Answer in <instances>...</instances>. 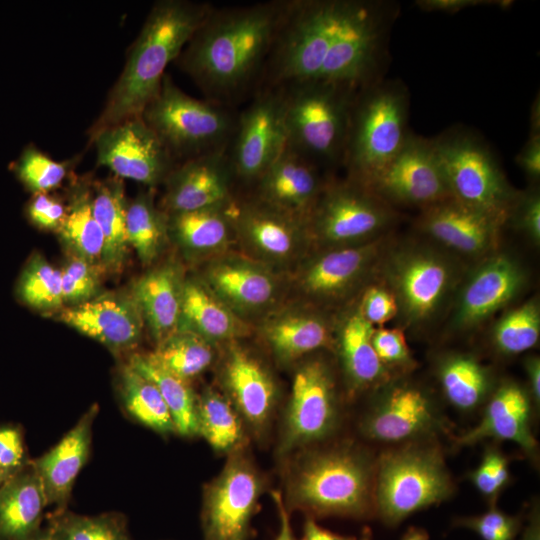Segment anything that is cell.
I'll return each instance as SVG.
<instances>
[{
	"mask_svg": "<svg viewBox=\"0 0 540 540\" xmlns=\"http://www.w3.org/2000/svg\"><path fill=\"white\" fill-rule=\"evenodd\" d=\"M282 1L212 7L179 57V67L210 101L223 104L261 78L281 16Z\"/></svg>",
	"mask_w": 540,
	"mask_h": 540,
	"instance_id": "6da1fadb",
	"label": "cell"
},
{
	"mask_svg": "<svg viewBox=\"0 0 540 540\" xmlns=\"http://www.w3.org/2000/svg\"><path fill=\"white\" fill-rule=\"evenodd\" d=\"M211 9L207 3L188 0L154 3L103 111L91 126L90 139L106 128L141 116L158 93L166 67L177 60Z\"/></svg>",
	"mask_w": 540,
	"mask_h": 540,
	"instance_id": "7a4b0ae2",
	"label": "cell"
},
{
	"mask_svg": "<svg viewBox=\"0 0 540 540\" xmlns=\"http://www.w3.org/2000/svg\"><path fill=\"white\" fill-rule=\"evenodd\" d=\"M374 478L369 456L357 447L308 450L288 468L284 505L313 518H368L375 512Z\"/></svg>",
	"mask_w": 540,
	"mask_h": 540,
	"instance_id": "3957f363",
	"label": "cell"
},
{
	"mask_svg": "<svg viewBox=\"0 0 540 540\" xmlns=\"http://www.w3.org/2000/svg\"><path fill=\"white\" fill-rule=\"evenodd\" d=\"M409 93L380 79L355 96L342 159L349 180L366 186L401 150L409 134Z\"/></svg>",
	"mask_w": 540,
	"mask_h": 540,
	"instance_id": "277c9868",
	"label": "cell"
},
{
	"mask_svg": "<svg viewBox=\"0 0 540 540\" xmlns=\"http://www.w3.org/2000/svg\"><path fill=\"white\" fill-rule=\"evenodd\" d=\"M282 105L287 145L319 167L342 163L356 94L323 83L275 90Z\"/></svg>",
	"mask_w": 540,
	"mask_h": 540,
	"instance_id": "5b68a950",
	"label": "cell"
},
{
	"mask_svg": "<svg viewBox=\"0 0 540 540\" xmlns=\"http://www.w3.org/2000/svg\"><path fill=\"white\" fill-rule=\"evenodd\" d=\"M141 117L173 159L185 161L227 148L237 116L221 103L187 95L165 74Z\"/></svg>",
	"mask_w": 540,
	"mask_h": 540,
	"instance_id": "8992f818",
	"label": "cell"
},
{
	"mask_svg": "<svg viewBox=\"0 0 540 540\" xmlns=\"http://www.w3.org/2000/svg\"><path fill=\"white\" fill-rule=\"evenodd\" d=\"M453 483L440 451L432 446L409 445L389 451L375 474V512L389 526L446 500Z\"/></svg>",
	"mask_w": 540,
	"mask_h": 540,
	"instance_id": "52a82bcc",
	"label": "cell"
},
{
	"mask_svg": "<svg viewBox=\"0 0 540 540\" xmlns=\"http://www.w3.org/2000/svg\"><path fill=\"white\" fill-rule=\"evenodd\" d=\"M452 198L503 224L517 193L477 134L453 128L432 138Z\"/></svg>",
	"mask_w": 540,
	"mask_h": 540,
	"instance_id": "ba28073f",
	"label": "cell"
},
{
	"mask_svg": "<svg viewBox=\"0 0 540 540\" xmlns=\"http://www.w3.org/2000/svg\"><path fill=\"white\" fill-rule=\"evenodd\" d=\"M397 9L391 2L356 0L314 82L355 92L379 81Z\"/></svg>",
	"mask_w": 540,
	"mask_h": 540,
	"instance_id": "9c48e42d",
	"label": "cell"
},
{
	"mask_svg": "<svg viewBox=\"0 0 540 540\" xmlns=\"http://www.w3.org/2000/svg\"><path fill=\"white\" fill-rule=\"evenodd\" d=\"M266 486L248 444L230 452L222 470L203 489V540H251L252 520Z\"/></svg>",
	"mask_w": 540,
	"mask_h": 540,
	"instance_id": "30bf717a",
	"label": "cell"
},
{
	"mask_svg": "<svg viewBox=\"0 0 540 540\" xmlns=\"http://www.w3.org/2000/svg\"><path fill=\"white\" fill-rule=\"evenodd\" d=\"M339 420L335 384L320 359L303 362L296 370L286 406L277 453L280 457L330 436Z\"/></svg>",
	"mask_w": 540,
	"mask_h": 540,
	"instance_id": "8fae6325",
	"label": "cell"
},
{
	"mask_svg": "<svg viewBox=\"0 0 540 540\" xmlns=\"http://www.w3.org/2000/svg\"><path fill=\"white\" fill-rule=\"evenodd\" d=\"M391 220L386 201L348 180L325 183L306 224L309 235L326 243L345 244L376 234Z\"/></svg>",
	"mask_w": 540,
	"mask_h": 540,
	"instance_id": "7c38bea8",
	"label": "cell"
},
{
	"mask_svg": "<svg viewBox=\"0 0 540 540\" xmlns=\"http://www.w3.org/2000/svg\"><path fill=\"white\" fill-rule=\"evenodd\" d=\"M286 145L280 96L275 90H259L236 117L227 147L234 178L255 183Z\"/></svg>",
	"mask_w": 540,
	"mask_h": 540,
	"instance_id": "4fadbf2b",
	"label": "cell"
},
{
	"mask_svg": "<svg viewBox=\"0 0 540 540\" xmlns=\"http://www.w3.org/2000/svg\"><path fill=\"white\" fill-rule=\"evenodd\" d=\"M364 187L386 202L424 208L452 197L432 139L413 133L398 154Z\"/></svg>",
	"mask_w": 540,
	"mask_h": 540,
	"instance_id": "5bb4252c",
	"label": "cell"
},
{
	"mask_svg": "<svg viewBox=\"0 0 540 540\" xmlns=\"http://www.w3.org/2000/svg\"><path fill=\"white\" fill-rule=\"evenodd\" d=\"M97 164L118 178L148 186L165 181L175 160L141 116L127 119L95 135Z\"/></svg>",
	"mask_w": 540,
	"mask_h": 540,
	"instance_id": "9a60e30c",
	"label": "cell"
},
{
	"mask_svg": "<svg viewBox=\"0 0 540 540\" xmlns=\"http://www.w3.org/2000/svg\"><path fill=\"white\" fill-rule=\"evenodd\" d=\"M223 394L257 438L267 432L272 420L278 388L269 368L250 350L230 344L219 366Z\"/></svg>",
	"mask_w": 540,
	"mask_h": 540,
	"instance_id": "2e32d148",
	"label": "cell"
},
{
	"mask_svg": "<svg viewBox=\"0 0 540 540\" xmlns=\"http://www.w3.org/2000/svg\"><path fill=\"white\" fill-rule=\"evenodd\" d=\"M234 179L227 148L182 161L165 179L164 213L227 205L234 201Z\"/></svg>",
	"mask_w": 540,
	"mask_h": 540,
	"instance_id": "e0dca14e",
	"label": "cell"
},
{
	"mask_svg": "<svg viewBox=\"0 0 540 540\" xmlns=\"http://www.w3.org/2000/svg\"><path fill=\"white\" fill-rule=\"evenodd\" d=\"M234 232L258 258L272 263L294 259L309 232L304 220L254 198L234 201Z\"/></svg>",
	"mask_w": 540,
	"mask_h": 540,
	"instance_id": "ac0fdd59",
	"label": "cell"
},
{
	"mask_svg": "<svg viewBox=\"0 0 540 540\" xmlns=\"http://www.w3.org/2000/svg\"><path fill=\"white\" fill-rule=\"evenodd\" d=\"M61 322L106 347L119 351L140 341L144 319L132 294L106 293L62 309Z\"/></svg>",
	"mask_w": 540,
	"mask_h": 540,
	"instance_id": "d6986e66",
	"label": "cell"
},
{
	"mask_svg": "<svg viewBox=\"0 0 540 540\" xmlns=\"http://www.w3.org/2000/svg\"><path fill=\"white\" fill-rule=\"evenodd\" d=\"M439 418L428 396L410 385L388 389L361 421V432L380 442H402L433 432Z\"/></svg>",
	"mask_w": 540,
	"mask_h": 540,
	"instance_id": "ffe728a7",
	"label": "cell"
},
{
	"mask_svg": "<svg viewBox=\"0 0 540 540\" xmlns=\"http://www.w3.org/2000/svg\"><path fill=\"white\" fill-rule=\"evenodd\" d=\"M255 184L254 199L305 222L325 185L318 166L288 145Z\"/></svg>",
	"mask_w": 540,
	"mask_h": 540,
	"instance_id": "44dd1931",
	"label": "cell"
},
{
	"mask_svg": "<svg viewBox=\"0 0 540 540\" xmlns=\"http://www.w3.org/2000/svg\"><path fill=\"white\" fill-rule=\"evenodd\" d=\"M98 412L97 404L89 407L56 445L32 461L42 483L47 506H53L54 513L66 510L76 478L89 458L93 424Z\"/></svg>",
	"mask_w": 540,
	"mask_h": 540,
	"instance_id": "7402d4cb",
	"label": "cell"
},
{
	"mask_svg": "<svg viewBox=\"0 0 540 540\" xmlns=\"http://www.w3.org/2000/svg\"><path fill=\"white\" fill-rule=\"evenodd\" d=\"M419 225L437 241L465 254H478L490 248L501 226L452 197L425 207Z\"/></svg>",
	"mask_w": 540,
	"mask_h": 540,
	"instance_id": "603a6c76",
	"label": "cell"
},
{
	"mask_svg": "<svg viewBox=\"0 0 540 540\" xmlns=\"http://www.w3.org/2000/svg\"><path fill=\"white\" fill-rule=\"evenodd\" d=\"M524 276L511 258L489 259L467 282L457 308L456 322L463 328L482 322L509 302L523 285Z\"/></svg>",
	"mask_w": 540,
	"mask_h": 540,
	"instance_id": "cb8c5ba5",
	"label": "cell"
},
{
	"mask_svg": "<svg viewBox=\"0 0 540 540\" xmlns=\"http://www.w3.org/2000/svg\"><path fill=\"white\" fill-rule=\"evenodd\" d=\"M207 287L233 312H255L274 300L277 283L265 267L240 258L214 261L206 272Z\"/></svg>",
	"mask_w": 540,
	"mask_h": 540,
	"instance_id": "d4e9b609",
	"label": "cell"
},
{
	"mask_svg": "<svg viewBox=\"0 0 540 540\" xmlns=\"http://www.w3.org/2000/svg\"><path fill=\"white\" fill-rule=\"evenodd\" d=\"M530 411L526 392L515 383L503 384L490 399L480 422L459 436L456 443L465 446L495 438L514 442L528 455H534L537 443L530 428Z\"/></svg>",
	"mask_w": 540,
	"mask_h": 540,
	"instance_id": "484cf974",
	"label": "cell"
},
{
	"mask_svg": "<svg viewBox=\"0 0 540 540\" xmlns=\"http://www.w3.org/2000/svg\"><path fill=\"white\" fill-rule=\"evenodd\" d=\"M393 278L407 315L413 320H422L439 305L451 273L438 256L413 252L398 260Z\"/></svg>",
	"mask_w": 540,
	"mask_h": 540,
	"instance_id": "4316f807",
	"label": "cell"
},
{
	"mask_svg": "<svg viewBox=\"0 0 540 540\" xmlns=\"http://www.w3.org/2000/svg\"><path fill=\"white\" fill-rule=\"evenodd\" d=\"M47 507L40 478L29 462L0 487V540H23L42 527Z\"/></svg>",
	"mask_w": 540,
	"mask_h": 540,
	"instance_id": "83f0119b",
	"label": "cell"
},
{
	"mask_svg": "<svg viewBox=\"0 0 540 540\" xmlns=\"http://www.w3.org/2000/svg\"><path fill=\"white\" fill-rule=\"evenodd\" d=\"M184 280L173 264H165L142 276L134 285V296L157 343L179 326Z\"/></svg>",
	"mask_w": 540,
	"mask_h": 540,
	"instance_id": "f1b7e54d",
	"label": "cell"
},
{
	"mask_svg": "<svg viewBox=\"0 0 540 540\" xmlns=\"http://www.w3.org/2000/svg\"><path fill=\"white\" fill-rule=\"evenodd\" d=\"M378 242L335 249L322 254L302 270L299 285L310 296L330 298L344 293L363 275L377 253Z\"/></svg>",
	"mask_w": 540,
	"mask_h": 540,
	"instance_id": "f546056e",
	"label": "cell"
},
{
	"mask_svg": "<svg viewBox=\"0 0 540 540\" xmlns=\"http://www.w3.org/2000/svg\"><path fill=\"white\" fill-rule=\"evenodd\" d=\"M178 329L194 332L211 343L245 333L235 313L207 285L195 280L184 281Z\"/></svg>",
	"mask_w": 540,
	"mask_h": 540,
	"instance_id": "4dcf8cb0",
	"label": "cell"
},
{
	"mask_svg": "<svg viewBox=\"0 0 540 540\" xmlns=\"http://www.w3.org/2000/svg\"><path fill=\"white\" fill-rule=\"evenodd\" d=\"M235 201V199H234ZM169 213L167 232L185 249L206 253L221 249L234 232L233 205Z\"/></svg>",
	"mask_w": 540,
	"mask_h": 540,
	"instance_id": "1f68e13d",
	"label": "cell"
},
{
	"mask_svg": "<svg viewBox=\"0 0 540 540\" xmlns=\"http://www.w3.org/2000/svg\"><path fill=\"white\" fill-rule=\"evenodd\" d=\"M127 205L124 185L118 177L95 186L92 209L104 240L102 266L112 272L122 269L127 256Z\"/></svg>",
	"mask_w": 540,
	"mask_h": 540,
	"instance_id": "d6a6232c",
	"label": "cell"
},
{
	"mask_svg": "<svg viewBox=\"0 0 540 540\" xmlns=\"http://www.w3.org/2000/svg\"><path fill=\"white\" fill-rule=\"evenodd\" d=\"M264 335L276 359L290 363L329 342L325 322L307 312L284 313L266 324Z\"/></svg>",
	"mask_w": 540,
	"mask_h": 540,
	"instance_id": "836d02e7",
	"label": "cell"
},
{
	"mask_svg": "<svg viewBox=\"0 0 540 540\" xmlns=\"http://www.w3.org/2000/svg\"><path fill=\"white\" fill-rule=\"evenodd\" d=\"M373 331L360 311L352 314L341 330L339 349L343 369L356 389L368 387L385 375L384 365L372 344Z\"/></svg>",
	"mask_w": 540,
	"mask_h": 540,
	"instance_id": "e575fe53",
	"label": "cell"
},
{
	"mask_svg": "<svg viewBox=\"0 0 540 540\" xmlns=\"http://www.w3.org/2000/svg\"><path fill=\"white\" fill-rule=\"evenodd\" d=\"M118 389L124 410L136 422L162 436L176 433L170 411L156 385L128 363L120 369Z\"/></svg>",
	"mask_w": 540,
	"mask_h": 540,
	"instance_id": "d590c367",
	"label": "cell"
},
{
	"mask_svg": "<svg viewBox=\"0 0 540 540\" xmlns=\"http://www.w3.org/2000/svg\"><path fill=\"white\" fill-rule=\"evenodd\" d=\"M128 364L156 385L170 411L176 433L183 437L197 436L198 396L189 381L160 367L148 354H133Z\"/></svg>",
	"mask_w": 540,
	"mask_h": 540,
	"instance_id": "8d00e7d4",
	"label": "cell"
},
{
	"mask_svg": "<svg viewBox=\"0 0 540 540\" xmlns=\"http://www.w3.org/2000/svg\"><path fill=\"white\" fill-rule=\"evenodd\" d=\"M198 435L219 453L248 444L245 425L227 397L216 389L205 388L197 397Z\"/></svg>",
	"mask_w": 540,
	"mask_h": 540,
	"instance_id": "74e56055",
	"label": "cell"
},
{
	"mask_svg": "<svg viewBox=\"0 0 540 540\" xmlns=\"http://www.w3.org/2000/svg\"><path fill=\"white\" fill-rule=\"evenodd\" d=\"M58 233L71 256L102 266L104 240L93 214L92 195L87 187H75Z\"/></svg>",
	"mask_w": 540,
	"mask_h": 540,
	"instance_id": "f35d334b",
	"label": "cell"
},
{
	"mask_svg": "<svg viewBox=\"0 0 540 540\" xmlns=\"http://www.w3.org/2000/svg\"><path fill=\"white\" fill-rule=\"evenodd\" d=\"M148 356L160 367L189 381L200 375L215 358L212 343L189 330L178 329Z\"/></svg>",
	"mask_w": 540,
	"mask_h": 540,
	"instance_id": "ab89813d",
	"label": "cell"
},
{
	"mask_svg": "<svg viewBox=\"0 0 540 540\" xmlns=\"http://www.w3.org/2000/svg\"><path fill=\"white\" fill-rule=\"evenodd\" d=\"M167 233V216L155 207L152 193H142L128 203L127 241L142 263L150 264L158 256Z\"/></svg>",
	"mask_w": 540,
	"mask_h": 540,
	"instance_id": "60d3db41",
	"label": "cell"
},
{
	"mask_svg": "<svg viewBox=\"0 0 540 540\" xmlns=\"http://www.w3.org/2000/svg\"><path fill=\"white\" fill-rule=\"evenodd\" d=\"M440 380L447 399L461 410L477 407L490 385L486 369L468 356L448 358L440 368Z\"/></svg>",
	"mask_w": 540,
	"mask_h": 540,
	"instance_id": "b9f144b4",
	"label": "cell"
},
{
	"mask_svg": "<svg viewBox=\"0 0 540 540\" xmlns=\"http://www.w3.org/2000/svg\"><path fill=\"white\" fill-rule=\"evenodd\" d=\"M50 522L64 540H132L125 516L118 512L81 515L64 510Z\"/></svg>",
	"mask_w": 540,
	"mask_h": 540,
	"instance_id": "7bdbcfd3",
	"label": "cell"
},
{
	"mask_svg": "<svg viewBox=\"0 0 540 540\" xmlns=\"http://www.w3.org/2000/svg\"><path fill=\"white\" fill-rule=\"evenodd\" d=\"M18 294L28 306L38 310H52L64 304L61 270L41 255H34L22 272Z\"/></svg>",
	"mask_w": 540,
	"mask_h": 540,
	"instance_id": "ee69618b",
	"label": "cell"
},
{
	"mask_svg": "<svg viewBox=\"0 0 540 540\" xmlns=\"http://www.w3.org/2000/svg\"><path fill=\"white\" fill-rule=\"evenodd\" d=\"M539 335V308L536 302L530 301L499 320L494 329V342L500 352L515 355L534 347Z\"/></svg>",
	"mask_w": 540,
	"mask_h": 540,
	"instance_id": "f6af8a7d",
	"label": "cell"
},
{
	"mask_svg": "<svg viewBox=\"0 0 540 540\" xmlns=\"http://www.w3.org/2000/svg\"><path fill=\"white\" fill-rule=\"evenodd\" d=\"M69 162L50 158L34 146L26 147L15 163L20 181L34 194L48 193L64 181Z\"/></svg>",
	"mask_w": 540,
	"mask_h": 540,
	"instance_id": "bcb514c9",
	"label": "cell"
},
{
	"mask_svg": "<svg viewBox=\"0 0 540 540\" xmlns=\"http://www.w3.org/2000/svg\"><path fill=\"white\" fill-rule=\"evenodd\" d=\"M101 269L103 267L99 264L71 256L61 270L64 303L74 306L96 297L100 289Z\"/></svg>",
	"mask_w": 540,
	"mask_h": 540,
	"instance_id": "7dc6e473",
	"label": "cell"
},
{
	"mask_svg": "<svg viewBox=\"0 0 540 540\" xmlns=\"http://www.w3.org/2000/svg\"><path fill=\"white\" fill-rule=\"evenodd\" d=\"M521 523V517L509 515L494 505L483 514L454 520L455 526L470 529L483 540H514Z\"/></svg>",
	"mask_w": 540,
	"mask_h": 540,
	"instance_id": "c3c4849f",
	"label": "cell"
},
{
	"mask_svg": "<svg viewBox=\"0 0 540 540\" xmlns=\"http://www.w3.org/2000/svg\"><path fill=\"white\" fill-rule=\"evenodd\" d=\"M476 489L492 504L510 480L509 462L497 449H487L478 467L471 473Z\"/></svg>",
	"mask_w": 540,
	"mask_h": 540,
	"instance_id": "681fc988",
	"label": "cell"
},
{
	"mask_svg": "<svg viewBox=\"0 0 540 540\" xmlns=\"http://www.w3.org/2000/svg\"><path fill=\"white\" fill-rule=\"evenodd\" d=\"M516 163L533 181L540 177V99L539 94L534 99L529 118V136L516 155Z\"/></svg>",
	"mask_w": 540,
	"mask_h": 540,
	"instance_id": "f907efd6",
	"label": "cell"
},
{
	"mask_svg": "<svg viewBox=\"0 0 540 540\" xmlns=\"http://www.w3.org/2000/svg\"><path fill=\"white\" fill-rule=\"evenodd\" d=\"M66 212L67 208L64 204L48 193L34 194L27 207L29 220L44 230L58 231L65 219Z\"/></svg>",
	"mask_w": 540,
	"mask_h": 540,
	"instance_id": "816d5d0a",
	"label": "cell"
},
{
	"mask_svg": "<svg viewBox=\"0 0 540 540\" xmlns=\"http://www.w3.org/2000/svg\"><path fill=\"white\" fill-rule=\"evenodd\" d=\"M374 350L382 364H404L410 360L409 349L399 329L381 328L372 334Z\"/></svg>",
	"mask_w": 540,
	"mask_h": 540,
	"instance_id": "f5cc1de1",
	"label": "cell"
},
{
	"mask_svg": "<svg viewBox=\"0 0 540 540\" xmlns=\"http://www.w3.org/2000/svg\"><path fill=\"white\" fill-rule=\"evenodd\" d=\"M25 456L21 431L13 426L0 427V470L14 475L29 463Z\"/></svg>",
	"mask_w": 540,
	"mask_h": 540,
	"instance_id": "db71d44e",
	"label": "cell"
},
{
	"mask_svg": "<svg viewBox=\"0 0 540 540\" xmlns=\"http://www.w3.org/2000/svg\"><path fill=\"white\" fill-rule=\"evenodd\" d=\"M514 217L516 223L535 242L540 239V197L536 191L516 196L508 217Z\"/></svg>",
	"mask_w": 540,
	"mask_h": 540,
	"instance_id": "11a10c76",
	"label": "cell"
},
{
	"mask_svg": "<svg viewBox=\"0 0 540 540\" xmlns=\"http://www.w3.org/2000/svg\"><path fill=\"white\" fill-rule=\"evenodd\" d=\"M359 311L371 325H382L395 316L397 303L385 289L372 287L366 291Z\"/></svg>",
	"mask_w": 540,
	"mask_h": 540,
	"instance_id": "9f6ffc18",
	"label": "cell"
},
{
	"mask_svg": "<svg viewBox=\"0 0 540 540\" xmlns=\"http://www.w3.org/2000/svg\"><path fill=\"white\" fill-rule=\"evenodd\" d=\"M511 1L498 0H417L415 5L425 12H441L453 14L461 10L479 6H501L511 5Z\"/></svg>",
	"mask_w": 540,
	"mask_h": 540,
	"instance_id": "6f0895ef",
	"label": "cell"
},
{
	"mask_svg": "<svg viewBox=\"0 0 540 540\" xmlns=\"http://www.w3.org/2000/svg\"><path fill=\"white\" fill-rule=\"evenodd\" d=\"M355 536L332 532L320 526L313 517H307L303 524L301 540H356Z\"/></svg>",
	"mask_w": 540,
	"mask_h": 540,
	"instance_id": "680465c9",
	"label": "cell"
},
{
	"mask_svg": "<svg viewBox=\"0 0 540 540\" xmlns=\"http://www.w3.org/2000/svg\"><path fill=\"white\" fill-rule=\"evenodd\" d=\"M273 502L279 518V530L274 540H298L292 530L290 513L286 509L283 496L280 491L272 492Z\"/></svg>",
	"mask_w": 540,
	"mask_h": 540,
	"instance_id": "91938a15",
	"label": "cell"
},
{
	"mask_svg": "<svg viewBox=\"0 0 540 540\" xmlns=\"http://www.w3.org/2000/svg\"><path fill=\"white\" fill-rule=\"evenodd\" d=\"M526 369L529 376L530 387L535 401L540 400V361L533 357L526 363Z\"/></svg>",
	"mask_w": 540,
	"mask_h": 540,
	"instance_id": "94428289",
	"label": "cell"
},
{
	"mask_svg": "<svg viewBox=\"0 0 540 540\" xmlns=\"http://www.w3.org/2000/svg\"><path fill=\"white\" fill-rule=\"evenodd\" d=\"M520 540H540L539 510L534 508Z\"/></svg>",
	"mask_w": 540,
	"mask_h": 540,
	"instance_id": "6125c7cd",
	"label": "cell"
},
{
	"mask_svg": "<svg viewBox=\"0 0 540 540\" xmlns=\"http://www.w3.org/2000/svg\"><path fill=\"white\" fill-rule=\"evenodd\" d=\"M23 540H64L56 528L48 522L31 536Z\"/></svg>",
	"mask_w": 540,
	"mask_h": 540,
	"instance_id": "be15d7a7",
	"label": "cell"
},
{
	"mask_svg": "<svg viewBox=\"0 0 540 540\" xmlns=\"http://www.w3.org/2000/svg\"><path fill=\"white\" fill-rule=\"evenodd\" d=\"M401 540H430L429 535L423 528L410 527L403 534Z\"/></svg>",
	"mask_w": 540,
	"mask_h": 540,
	"instance_id": "e7e4bbea",
	"label": "cell"
},
{
	"mask_svg": "<svg viewBox=\"0 0 540 540\" xmlns=\"http://www.w3.org/2000/svg\"><path fill=\"white\" fill-rule=\"evenodd\" d=\"M356 540H372V531L370 530V528L364 527L360 534V537Z\"/></svg>",
	"mask_w": 540,
	"mask_h": 540,
	"instance_id": "03108f58",
	"label": "cell"
},
{
	"mask_svg": "<svg viewBox=\"0 0 540 540\" xmlns=\"http://www.w3.org/2000/svg\"><path fill=\"white\" fill-rule=\"evenodd\" d=\"M11 476L13 475H10L2 470H0V484L4 483L7 479H9Z\"/></svg>",
	"mask_w": 540,
	"mask_h": 540,
	"instance_id": "003e7915",
	"label": "cell"
}]
</instances>
